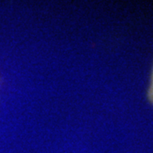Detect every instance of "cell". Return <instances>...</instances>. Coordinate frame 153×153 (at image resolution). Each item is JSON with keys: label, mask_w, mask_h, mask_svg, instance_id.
I'll return each instance as SVG.
<instances>
[{"label": "cell", "mask_w": 153, "mask_h": 153, "mask_svg": "<svg viewBox=\"0 0 153 153\" xmlns=\"http://www.w3.org/2000/svg\"><path fill=\"white\" fill-rule=\"evenodd\" d=\"M152 98H153V85H152Z\"/></svg>", "instance_id": "6da1fadb"}]
</instances>
